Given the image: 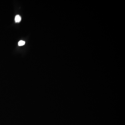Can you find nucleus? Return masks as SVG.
<instances>
[{
	"label": "nucleus",
	"instance_id": "1",
	"mask_svg": "<svg viewBox=\"0 0 125 125\" xmlns=\"http://www.w3.org/2000/svg\"><path fill=\"white\" fill-rule=\"evenodd\" d=\"M21 20V17L20 15H16L15 17V21L16 23H19Z\"/></svg>",
	"mask_w": 125,
	"mask_h": 125
},
{
	"label": "nucleus",
	"instance_id": "2",
	"mask_svg": "<svg viewBox=\"0 0 125 125\" xmlns=\"http://www.w3.org/2000/svg\"><path fill=\"white\" fill-rule=\"evenodd\" d=\"M25 41L23 40H20L18 42V45L20 46H22L25 45Z\"/></svg>",
	"mask_w": 125,
	"mask_h": 125
}]
</instances>
